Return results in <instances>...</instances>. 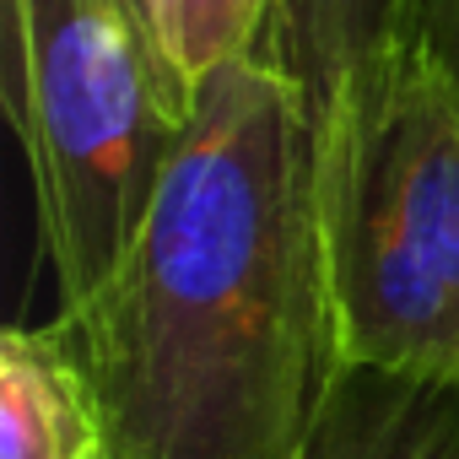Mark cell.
<instances>
[{
	"label": "cell",
	"mask_w": 459,
	"mask_h": 459,
	"mask_svg": "<svg viewBox=\"0 0 459 459\" xmlns=\"http://www.w3.org/2000/svg\"><path fill=\"white\" fill-rule=\"evenodd\" d=\"M432 22L443 28L448 49H454V60H459V0H432Z\"/></svg>",
	"instance_id": "obj_9"
},
{
	"label": "cell",
	"mask_w": 459,
	"mask_h": 459,
	"mask_svg": "<svg viewBox=\"0 0 459 459\" xmlns=\"http://www.w3.org/2000/svg\"><path fill=\"white\" fill-rule=\"evenodd\" d=\"M12 44L39 244L71 308L119 271L195 92L125 0H12Z\"/></svg>",
	"instance_id": "obj_2"
},
{
	"label": "cell",
	"mask_w": 459,
	"mask_h": 459,
	"mask_svg": "<svg viewBox=\"0 0 459 459\" xmlns=\"http://www.w3.org/2000/svg\"><path fill=\"white\" fill-rule=\"evenodd\" d=\"M335 189H362L459 287V60L437 22H427L351 125L325 173V200Z\"/></svg>",
	"instance_id": "obj_3"
},
{
	"label": "cell",
	"mask_w": 459,
	"mask_h": 459,
	"mask_svg": "<svg viewBox=\"0 0 459 459\" xmlns=\"http://www.w3.org/2000/svg\"><path fill=\"white\" fill-rule=\"evenodd\" d=\"M287 459H459V384L341 362Z\"/></svg>",
	"instance_id": "obj_6"
},
{
	"label": "cell",
	"mask_w": 459,
	"mask_h": 459,
	"mask_svg": "<svg viewBox=\"0 0 459 459\" xmlns=\"http://www.w3.org/2000/svg\"><path fill=\"white\" fill-rule=\"evenodd\" d=\"M108 459H287L341 368L325 162L281 71L244 55L189 103L119 271L55 314Z\"/></svg>",
	"instance_id": "obj_1"
},
{
	"label": "cell",
	"mask_w": 459,
	"mask_h": 459,
	"mask_svg": "<svg viewBox=\"0 0 459 459\" xmlns=\"http://www.w3.org/2000/svg\"><path fill=\"white\" fill-rule=\"evenodd\" d=\"M427 22L432 0H276L271 6L255 60L292 82L325 173Z\"/></svg>",
	"instance_id": "obj_5"
},
{
	"label": "cell",
	"mask_w": 459,
	"mask_h": 459,
	"mask_svg": "<svg viewBox=\"0 0 459 459\" xmlns=\"http://www.w3.org/2000/svg\"><path fill=\"white\" fill-rule=\"evenodd\" d=\"M125 6H130V12H135V17L146 22V33H152V17H146V0H125ZM152 39H157V33H152Z\"/></svg>",
	"instance_id": "obj_10"
},
{
	"label": "cell",
	"mask_w": 459,
	"mask_h": 459,
	"mask_svg": "<svg viewBox=\"0 0 459 459\" xmlns=\"http://www.w3.org/2000/svg\"><path fill=\"white\" fill-rule=\"evenodd\" d=\"M271 6L276 0H146V17L168 65L195 92L216 65L260 49Z\"/></svg>",
	"instance_id": "obj_8"
},
{
	"label": "cell",
	"mask_w": 459,
	"mask_h": 459,
	"mask_svg": "<svg viewBox=\"0 0 459 459\" xmlns=\"http://www.w3.org/2000/svg\"><path fill=\"white\" fill-rule=\"evenodd\" d=\"M0 459H108L98 405L55 319L0 341Z\"/></svg>",
	"instance_id": "obj_7"
},
{
	"label": "cell",
	"mask_w": 459,
	"mask_h": 459,
	"mask_svg": "<svg viewBox=\"0 0 459 459\" xmlns=\"http://www.w3.org/2000/svg\"><path fill=\"white\" fill-rule=\"evenodd\" d=\"M325 233L341 362L459 384V287L400 238L362 189L325 200Z\"/></svg>",
	"instance_id": "obj_4"
}]
</instances>
